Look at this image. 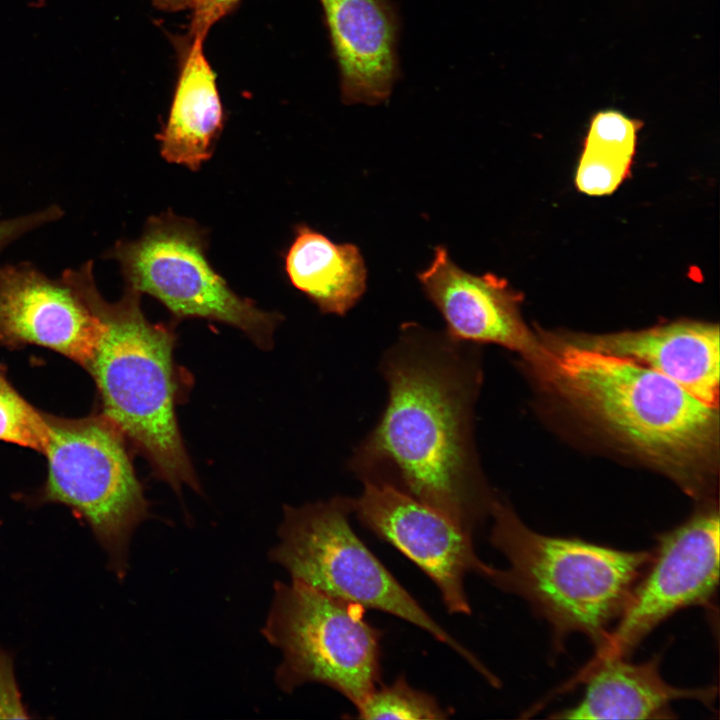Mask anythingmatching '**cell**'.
Returning a JSON list of instances; mask_svg holds the SVG:
<instances>
[{"label": "cell", "mask_w": 720, "mask_h": 720, "mask_svg": "<svg viewBox=\"0 0 720 720\" xmlns=\"http://www.w3.org/2000/svg\"><path fill=\"white\" fill-rule=\"evenodd\" d=\"M388 402L348 467L362 481L390 485L474 535L496 500L474 445L481 384L477 344L404 323L384 352Z\"/></svg>", "instance_id": "6da1fadb"}, {"label": "cell", "mask_w": 720, "mask_h": 720, "mask_svg": "<svg viewBox=\"0 0 720 720\" xmlns=\"http://www.w3.org/2000/svg\"><path fill=\"white\" fill-rule=\"evenodd\" d=\"M91 260L61 277L84 300L102 330L87 368L101 411L151 466L153 475L177 493L201 486L177 420L182 400L181 369L174 359L176 335L170 325L153 323L141 308V294L125 287L109 302L98 290Z\"/></svg>", "instance_id": "7a4b0ae2"}, {"label": "cell", "mask_w": 720, "mask_h": 720, "mask_svg": "<svg viewBox=\"0 0 720 720\" xmlns=\"http://www.w3.org/2000/svg\"><path fill=\"white\" fill-rule=\"evenodd\" d=\"M490 542L508 561L487 579L528 602L551 627L554 649L573 633L599 648L623 612L653 550L624 551L578 538L543 535L495 502Z\"/></svg>", "instance_id": "3957f363"}, {"label": "cell", "mask_w": 720, "mask_h": 720, "mask_svg": "<svg viewBox=\"0 0 720 720\" xmlns=\"http://www.w3.org/2000/svg\"><path fill=\"white\" fill-rule=\"evenodd\" d=\"M570 394L646 455L681 464L713 448L717 408L635 361L571 344L556 360Z\"/></svg>", "instance_id": "277c9868"}, {"label": "cell", "mask_w": 720, "mask_h": 720, "mask_svg": "<svg viewBox=\"0 0 720 720\" xmlns=\"http://www.w3.org/2000/svg\"><path fill=\"white\" fill-rule=\"evenodd\" d=\"M351 513L352 499L344 496L285 506L279 542L270 551V559L294 581L418 626L492 681L494 674L444 630L367 548L350 526Z\"/></svg>", "instance_id": "5b68a950"}, {"label": "cell", "mask_w": 720, "mask_h": 720, "mask_svg": "<svg viewBox=\"0 0 720 720\" xmlns=\"http://www.w3.org/2000/svg\"><path fill=\"white\" fill-rule=\"evenodd\" d=\"M47 478L35 503H58L84 520L122 579L133 532L150 516L128 443L100 412L82 418L45 413Z\"/></svg>", "instance_id": "8992f818"}, {"label": "cell", "mask_w": 720, "mask_h": 720, "mask_svg": "<svg viewBox=\"0 0 720 720\" xmlns=\"http://www.w3.org/2000/svg\"><path fill=\"white\" fill-rule=\"evenodd\" d=\"M207 248L204 228L167 210L148 218L139 238L117 241L104 257L119 264L125 287L156 298L175 320L227 324L271 349L282 316L235 293L211 265Z\"/></svg>", "instance_id": "52a82bcc"}, {"label": "cell", "mask_w": 720, "mask_h": 720, "mask_svg": "<svg viewBox=\"0 0 720 720\" xmlns=\"http://www.w3.org/2000/svg\"><path fill=\"white\" fill-rule=\"evenodd\" d=\"M364 612L301 582H276L262 632L283 656L275 673L278 687L291 693L321 683L357 708L381 679L382 631Z\"/></svg>", "instance_id": "ba28073f"}, {"label": "cell", "mask_w": 720, "mask_h": 720, "mask_svg": "<svg viewBox=\"0 0 720 720\" xmlns=\"http://www.w3.org/2000/svg\"><path fill=\"white\" fill-rule=\"evenodd\" d=\"M719 514L708 508L657 537L651 561L593 659L627 657L676 612L711 604L719 583Z\"/></svg>", "instance_id": "9c48e42d"}, {"label": "cell", "mask_w": 720, "mask_h": 720, "mask_svg": "<svg viewBox=\"0 0 720 720\" xmlns=\"http://www.w3.org/2000/svg\"><path fill=\"white\" fill-rule=\"evenodd\" d=\"M363 484L359 497L351 498L359 522L417 565L437 586L450 613L471 614L466 575L488 579L494 570L476 554L474 535L390 485Z\"/></svg>", "instance_id": "30bf717a"}, {"label": "cell", "mask_w": 720, "mask_h": 720, "mask_svg": "<svg viewBox=\"0 0 720 720\" xmlns=\"http://www.w3.org/2000/svg\"><path fill=\"white\" fill-rule=\"evenodd\" d=\"M102 326L76 290L33 263L0 266V345H35L88 368Z\"/></svg>", "instance_id": "8fae6325"}, {"label": "cell", "mask_w": 720, "mask_h": 720, "mask_svg": "<svg viewBox=\"0 0 720 720\" xmlns=\"http://www.w3.org/2000/svg\"><path fill=\"white\" fill-rule=\"evenodd\" d=\"M347 105L387 101L399 78V18L390 0H319Z\"/></svg>", "instance_id": "7c38bea8"}, {"label": "cell", "mask_w": 720, "mask_h": 720, "mask_svg": "<svg viewBox=\"0 0 720 720\" xmlns=\"http://www.w3.org/2000/svg\"><path fill=\"white\" fill-rule=\"evenodd\" d=\"M417 278L453 339L523 352L529 349L530 337L518 310L520 295L504 278L468 273L442 245L435 248L431 264Z\"/></svg>", "instance_id": "4fadbf2b"}, {"label": "cell", "mask_w": 720, "mask_h": 720, "mask_svg": "<svg viewBox=\"0 0 720 720\" xmlns=\"http://www.w3.org/2000/svg\"><path fill=\"white\" fill-rule=\"evenodd\" d=\"M717 324L677 321L588 337L577 344L647 366L718 408L720 342Z\"/></svg>", "instance_id": "5bb4252c"}, {"label": "cell", "mask_w": 720, "mask_h": 720, "mask_svg": "<svg viewBox=\"0 0 720 720\" xmlns=\"http://www.w3.org/2000/svg\"><path fill=\"white\" fill-rule=\"evenodd\" d=\"M661 656L642 663L626 657L592 659L572 682H585L582 699L551 715L554 719H671L672 702L697 700L712 707L716 687L679 688L660 673Z\"/></svg>", "instance_id": "9a60e30c"}, {"label": "cell", "mask_w": 720, "mask_h": 720, "mask_svg": "<svg viewBox=\"0 0 720 720\" xmlns=\"http://www.w3.org/2000/svg\"><path fill=\"white\" fill-rule=\"evenodd\" d=\"M174 43L178 76L166 124L156 138L163 159L197 171L215 151L225 111L204 39L187 34Z\"/></svg>", "instance_id": "2e32d148"}, {"label": "cell", "mask_w": 720, "mask_h": 720, "mask_svg": "<svg viewBox=\"0 0 720 720\" xmlns=\"http://www.w3.org/2000/svg\"><path fill=\"white\" fill-rule=\"evenodd\" d=\"M284 260L291 284L322 313L345 315L366 290L367 270L359 248L336 244L306 224L295 226Z\"/></svg>", "instance_id": "e0dca14e"}, {"label": "cell", "mask_w": 720, "mask_h": 720, "mask_svg": "<svg viewBox=\"0 0 720 720\" xmlns=\"http://www.w3.org/2000/svg\"><path fill=\"white\" fill-rule=\"evenodd\" d=\"M361 719H446L449 713L430 694L411 687L400 675L392 684L376 687L356 708Z\"/></svg>", "instance_id": "ac0fdd59"}, {"label": "cell", "mask_w": 720, "mask_h": 720, "mask_svg": "<svg viewBox=\"0 0 720 720\" xmlns=\"http://www.w3.org/2000/svg\"><path fill=\"white\" fill-rule=\"evenodd\" d=\"M0 441L44 454L48 441L45 413L34 408L14 388L0 363Z\"/></svg>", "instance_id": "d6986e66"}, {"label": "cell", "mask_w": 720, "mask_h": 720, "mask_svg": "<svg viewBox=\"0 0 720 720\" xmlns=\"http://www.w3.org/2000/svg\"><path fill=\"white\" fill-rule=\"evenodd\" d=\"M633 158L583 148L575 175L579 191L591 195L611 194L630 174Z\"/></svg>", "instance_id": "ffe728a7"}, {"label": "cell", "mask_w": 720, "mask_h": 720, "mask_svg": "<svg viewBox=\"0 0 720 720\" xmlns=\"http://www.w3.org/2000/svg\"><path fill=\"white\" fill-rule=\"evenodd\" d=\"M642 126V121L619 110H600L591 117L583 148L633 158Z\"/></svg>", "instance_id": "44dd1931"}, {"label": "cell", "mask_w": 720, "mask_h": 720, "mask_svg": "<svg viewBox=\"0 0 720 720\" xmlns=\"http://www.w3.org/2000/svg\"><path fill=\"white\" fill-rule=\"evenodd\" d=\"M0 718H30L21 700L17 685L13 657L0 648Z\"/></svg>", "instance_id": "7402d4cb"}, {"label": "cell", "mask_w": 720, "mask_h": 720, "mask_svg": "<svg viewBox=\"0 0 720 720\" xmlns=\"http://www.w3.org/2000/svg\"><path fill=\"white\" fill-rule=\"evenodd\" d=\"M241 0H191L192 17L188 35L204 39L210 28L231 13Z\"/></svg>", "instance_id": "603a6c76"}, {"label": "cell", "mask_w": 720, "mask_h": 720, "mask_svg": "<svg viewBox=\"0 0 720 720\" xmlns=\"http://www.w3.org/2000/svg\"><path fill=\"white\" fill-rule=\"evenodd\" d=\"M23 233L21 222L13 217L0 220V252L9 244L19 239Z\"/></svg>", "instance_id": "cb8c5ba5"}, {"label": "cell", "mask_w": 720, "mask_h": 720, "mask_svg": "<svg viewBox=\"0 0 720 720\" xmlns=\"http://www.w3.org/2000/svg\"><path fill=\"white\" fill-rule=\"evenodd\" d=\"M155 7L167 12H177L190 8L191 0H152Z\"/></svg>", "instance_id": "d4e9b609"}]
</instances>
